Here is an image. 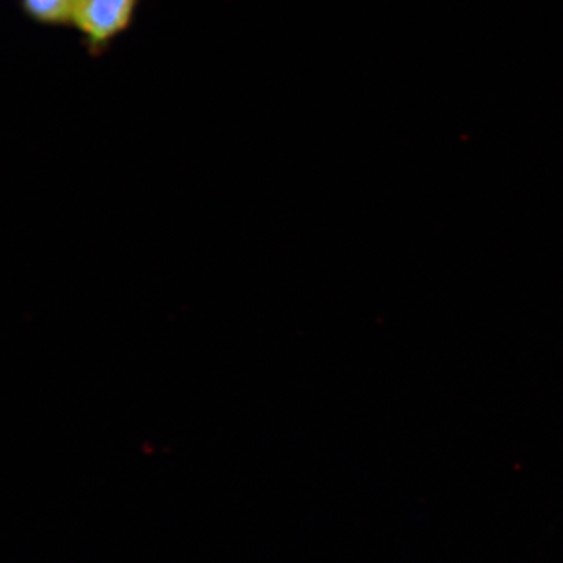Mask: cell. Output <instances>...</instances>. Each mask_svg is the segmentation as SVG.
I'll return each instance as SVG.
<instances>
[{"instance_id": "cell-1", "label": "cell", "mask_w": 563, "mask_h": 563, "mask_svg": "<svg viewBox=\"0 0 563 563\" xmlns=\"http://www.w3.org/2000/svg\"><path fill=\"white\" fill-rule=\"evenodd\" d=\"M139 9L140 0H77L70 27L79 32L88 55L99 58L129 32Z\"/></svg>"}, {"instance_id": "cell-2", "label": "cell", "mask_w": 563, "mask_h": 563, "mask_svg": "<svg viewBox=\"0 0 563 563\" xmlns=\"http://www.w3.org/2000/svg\"><path fill=\"white\" fill-rule=\"evenodd\" d=\"M77 0H21L24 16L43 27H70Z\"/></svg>"}]
</instances>
